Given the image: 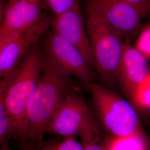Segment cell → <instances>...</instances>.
I'll list each match as a JSON object with an SVG mask.
<instances>
[{
  "label": "cell",
  "instance_id": "1",
  "mask_svg": "<svg viewBox=\"0 0 150 150\" xmlns=\"http://www.w3.org/2000/svg\"><path fill=\"white\" fill-rule=\"evenodd\" d=\"M67 77L43 61L38 87L28 102L23 139L33 144L42 141L48 125L64 100Z\"/></svg>",
  "mask_w": 150,
  "mask_h": 150
},
{
  "label": "cell",
  "instance_id": "2",
  "mask_svg": "<svg viewBox=\"0 0 150 150\" xmlns=\"http://www.w3.org/2000/svg\"><path fill=\"white\" fill-rule=\"evenodd\" d=\"M43 67L42 54L33 48L10 77L1 81L6 107L11 120L10 137L23 139V123L28 102L36 90Z\"/></svg>",
  "mask_w": 150,
  "mask_h": 150
},
{
  "label": "cell",
  "instance_id": "3",
  "mask_svg": "<svg viewBox=\"0 0 150 150\" xmlns=\"http://www.w3.org/2000/svg\"><path fill=\"white\" fill-rule=\"evenodd\" d=\"M97 115L113 137H125L141 129L134 107L116 92L92 82L87 86Z\"/></svg>",
  "mask_w": 150,
  "mask_h": 150
},
{
  "label": "cell",
  "instance_id": "4",
  "mask_svg": "<svg viewBox=\"0 0 150 150\" xmlns=\"http://www.w3.org/2000/svg\"><path fill=\"white\" fill-rule=\"evenodd\" d=\"M46 132L66 137L79 136L83 145L100 142V127L84 100L75 93H67L47 128Z\"/></svg>",
  "mask_w": 150,
  "mask_h": 150
},
{
  "label": "cell",
  "instance_id": "5",
  "mask_svg": "<svg viewBox=\"0 0 150 150\" xmlns=\"http://www.w3.org/2000/svg\"><path fill=\"white\" fill-rule=\"evenodd\" d=\"M86 31L96 69L108 81L117 80L124 44L122 38L101 18L91 13Z\"/></svg>",
  "mask_w": 150,
  "mask_h": 150
},
{
  "label": "cell",
  "instance_id": "6",
  "mask_svg": "<svg viewBox=\"0 0 150 150\" xmlns=\"http://www.w3.org/2000/svg\"><path fill=\"white\" fill-rule=\"evenodd\" d=\"M43 61L69 77L74 76L87 86L93 82L92 67L80 51L52 31L44 42Z\"/></svg>",
  "mask_w": 150,
  "mask_h": 150
},
{
  "label": "cell",
  "instance_id": "7",
  "mask_svg": "<svg viewBox=\"0 0 150 150\" xmlns=\"http://www.w3.org/2000/svg\"><path fill=\"white\" fill-rule=\"evenodd\" d=\"M88 13L99 17L121 37L133 35L140 28L139 12L123 0H89Z\"/></svg>",
  "mask_w": 150,
  "mask_h": 150
},
{
  "label": "cell",
  "instance_id": "8",
  "mask_svg": "<svg viewBox=\"0 0 150 150\" xmlns=\"http://www.w3.org/2000/svg\"><path fill=\"white\" fill-rule=\"evenodd\" d=\"M51 26V21L43 17L30 29L0 42V76L10 77L34 44Z\"/></svg>",
  "mask_w": 150,
  "mask_h": 150
},
{
  "label": "cell",
  "instance_id": "9",
  "mask_svg": "<svg viewBox=\"0 0 150 150\" xmlns=\"http://www.w3.org/2000/svg\"><path fill=\"white\" fill-rule=\"evenodd\" d=\"M41 4L27 0H9L0 28V42L25 32L44 17Z\"/></svg>",
  "mask_w": 150,
  "mask_h": 150
},
{
  "label": "cell",
  "instance_id": "10",
  "mask_svg": "<svg viewBox=\"0 0 150 150\" xmlns=\"http://www.w3.org/2000/svg\"><path fill=\"white\" fill-rule=\"evenodd\" d=\"M54 32L78 48L92 68H96L90 40L85 30L79 6L51 20Z\"/></svg>",
  "mask_w": 150,
  "mask_h": 150
},
{
  "label": "cell",
  "instance_id": "11",
  "mask_svg": "<svg viewBox=\"0 0 150 150\" xmlns=\"http://www.w3.org/2000/svg\"><path fill=\"white\" fill-rule=\"evenodd\" d=\"M150 72L145 56L127 42L124 43L117 81L131 102L138 87Z\"/></svg>",
  "mask_w": 150,
  "mask_h": 150
},
{
  "label": "cell",
  "instance_id": "12",
  "mask_svg": "<svg viewBox=\"0 0 150 150\" xmlns=\"http://www.w3.org/2000/svg\"><path fill=\"white\" fill-rule=\"evenodd\" d=\"M106 150H150V141L141 129L125 137H113Z\"/></svg>",
  "mask_w": 150,
  "mask_h": 150
},
{
  "label": "cell",
  "instance_id": "13",
  "mask_svg": "<svg viewBox=\"0 0 150 150\" xmlns=\"http://www.w3.org/2000/svg\"><path fill=\"white\" fill-rule=\"evenodd\" d=\"M11 120L6 107L4 91L0 89V143L7 141L11 132Z\"/></svg>",
  "mask_w": 150,
  "mask_h": 150
},
{
  "label": "cell",
  "instance_id": "14",
  "mask_svg": "<svg viewBox=\"0 0 150 150\" xmlns=\"http://www.w3.org/2000/svg\"><path fill=\"white\" fill-rule=\"evenodd\" d=\"M132 103L140 108L150 109V72L138 87Z\"/></svg>",
  "mask_w": 150,
  "mask_h": 150
},
{
  "label": "cell",
  "instance_id": "15",
  "mask_svg": "<svg viewBox=\"0 0 150 150\" xmlns=\"http://www.w3.org/2000/svg\"><path fill=\"white\" fill-rule=\"evenodd\" d=\"M134 47L147 59H150V23L140 30Z\"/></svg>",
  "mask_w": 150,
  "mask_h": 150
},
{
  "label": "cell",
  "instance_id": "16",
  "mask_svg": "<svg viewBox=\"0 0 150 150\" xmlns=\"http://www.w3.org/2000/svg\"><path fill=\"white\" fill-rule=\"evenodd\" d=\"M50 10L55 15L59 16L79 6L77 0H44Z\"/></svg>",
  "mask_w": 150,
  "mask_h": 150
},
{
  "label": "cell",
  "instance_id": "17",
  "mask_svg": "<svg viewBox=\"0 0 150 150\" xmlns=\"http://www.w3.org/2000/svg\"><path fill=\"white\" fill-rule=\"evenodd\" d=\"M84 146L75 139V137H67L66 139L57 145H54L52 150H83Z\"/></svg>",
  "mask_w": 150,
  "mask_h": 150
},
{
  "label": "cell",
  "instance_id": "18",
  "mask_svg": "<svg viewBox=\"0 0 150 150\" xmlns=\"http://www.w3.org/2000/svg\"><path fill=\"white\" fill-rule=\"evenodd\" d=\"M129 4L134 6L139 12L141 17L145 16L146 13L147 8L149 0H123Z\"/></svg>",
  "mask_w": 150,
  "mask_h": 150
},
{
  "label": "cell",
  "instance_id": "19",
  "mask_svg": "<svg viewBox=\"0 0 150 150\" xmlns=\"http://www.w3.org/2000/svg\"><path fill=\"white\" fill-rule=\"evenodd\" d=\"M99 142H91L83 145V150H106L105 147L101 145Z\"/></svg>",
  "mask_w": 150,
  "mask_h": 150
},
{
  "label": "cell",
  "instance_id": "20",
  "mask_svg": "<svg viewBox=\"0 0 150 150\" xmlns=\"http://www.w3.org/2000/svg\"><path fill=\"white\" fill-rule=\"evenodd\" d=\"M1 150H11L10 149L8 143L7 142V141H6L5 142H4L2 144H1Z\"/></svg>",
  "mask_w": 150,
  "mask_h": 150
},
{
  "label": "cell",
  "instance_id": "21",
  "mask_svg": "<svg viewBox=\"0 0 150 150\" xmlns=\"http://www.w3.org/2000/svg\"><path fill=\"white\" fill-rule=\"evenodd\" d=\"M54 146V145H52V144H48V145H45L42 148L38 150H52Z\"/></svg>",
  "mask_w": 150,
  "mask_h": 150
},
{
  "label": "cell",
  "instance_id": "22",
  "mask_svg": "<svg viewBox=\"0 0 150 150\" xmlns=\"http://www.w3.org/2000/svg\"><path fill=\"white\" fill-rule=\"evenodd\" d=\"M146 15H148L150 17V0L149 1V4H148V6H147Z\"/></svg>",
  "mask_w": 150,
  "mask_h": 150
},
{
  "label": "cell",
  "instance_id": "23",
  "mask_svg": "<svg viewBox=\"0 0 150 150\" xmlns=\"http://www.w3.org/2000/svg\"><path fill=\"white\" fill-rule=\"evenodd\" d=\"M31 2H35V3H38V4H41V2L44 0H27Z\"/></svg>",
  "mask_w": 150,
  "mask_h": 150
}]
</instances>
